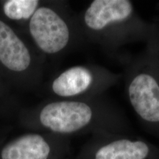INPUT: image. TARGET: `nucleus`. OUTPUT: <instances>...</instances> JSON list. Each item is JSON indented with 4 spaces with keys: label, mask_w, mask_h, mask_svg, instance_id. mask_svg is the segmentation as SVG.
Masks as SVG:
<instances>
[{
    "label": "nucleus",
    "mask_w": 159,
    "mask_h": 159,
    "mask_svg": "<svg viewBox=\"0 0 159 159\" xmlns=\"http://www.w3.org/2000/svg\"><path fill=\"white\" fill-rule=\"evenodd\" d=\"M97 116L96 108L88 100L57 99L21 108L17 119L20 126L27 130L65 136L89 128Z\"/></svg>",
    "instance_id": "f257e3e1"
},
{
    "label": "nucleus",
    "mask_w": 159,
    "mask_h": 159,
    "mask_svg": "<svg viewBox=\"0 0 159 159\" xmlns=\"http://www.w3.org/2000/svg\"><path fill=\"white\" fill-rule=\"evenodd\" d=\"M45 56L0 17V71L13 89L33 91L41 85Z\"/></svg>",
    "instance_id": "f03ea898"
},
{
    "label": "nucleus",
    "mask_w": 159,
    "mask_h": 159,
    "mask_svg": "<svg viewBox=\"0 0 159 159\" xmlns=\"http://www.w3.org/2000/svg\"><path fill=\"white\" fill-rule=\"evenodd\" d=\"M27 33L43 56L61 54L70 45L72 27L58 3L43 1L30 20Z\"/></svg>",
    "instance_id": "7ed1b4c3"
},
{
    "label": "nucleus",
    "mask_w": 159,
    "mask_h": 159,
    "mask_svg": "<svg viewBox=\"0 0 159 159\" xmlns=\"http://www.w3.org/2000/svg\"><path fill=\"white\" fill-rule=\"evenodd\" d=\"M64 136L41 131L0 139V159H61Z\"/></svg>",
    "instance_id": "20e7f679"
},
{
    "label": "nucleus",
    "mask_w": 159,
    "mask_h": 159,
    "mask_svg": "<svg viewBox=\"0 0 159 159\" xmlns=\"http://www.w3.org/2000/svg\"><path fill=\"white\" fill-rule=\"evenodd\" d=\"M99 74L87 66H75L61 72L52 80V94L60 99H85L99 88Z\"/></svg>",
    "instance_id": "39448f33"
},
{
    "label": "nucleus",
    "mask_w": 159,
    "mask_h": 159,
    "mask_svg": "<svg viewBox=\"0 0 159 159\" xmlns=\"http://www.w3.org/2000/svg\"><path fill=\"white\" fill-rule=\"evenodd\" d=\"M133 12L128 0H94L85 10L81 25L90 35H99L111 25L128 21Z\"/></svg>",
    "instance_id": "423d86ee"
},
{
    "label": "nucleus",
    "mask_w": 159,
    "mask_h": 159,
    "mask_svg": "<svg viewBox=\"0 0 159 159\" xmlns=\"http://www.w3.org/2000/svg\"><path fill=\"white\" fill-rule=\"evenodd\" d=\"M128 92L133 108L143 120L159 122V83L156 77L139 73L130 81Z\"/></svg>",
    "instance_id": "0eeeda50"
},
{
    "label": "nucleus",
    "mask_w": 159,
    "mask_h": 159,
    "mask_svg": "<svg viewBox=\"0 0 159 159\" xmlns=\"http://www.w3.org/2000/svg\"><path fill=\"white\" fill-rule=\"evenodd\" d=\"M150 150L141 141L119 139L103 145L95 151L94 159H145Z\"/></svg>",
    "instance_id": "6e6552de"
},
{
    "label": "nucleus",
    "mask_w": 159,
    "mask_h": 159,
    "mask_svg": "<svg viewBox=\"0 0 159 159\" xmlns=\"http://www.w3.org/2000/svg\"><path fill=\"white\" fill-rule=\"evenodd\" d=\"M43 1L40 0H5L0 2V17L7 22L15 23L25 29Z\"/></svg>",
    "instance_id": "1a4fd4ad"
},
{
    "label": "nucleus",
    "mask_w": 159,
    "mask_h": 159,
    "mask_svg": "<svg viewBox=\"0 0 159 159\" xmlns=\"http://www.w3.org/2000/svg\"><path fill=\"white\" fill-rule=\"evenodd\" d=\"M16 91L0 71V118L11 119L21 111Z\"/></svg>",
    "instance_id": "9d476101"
},
{
    "label": "nucleus",
    "mask_w": 159,
    "mask_h": 159,
    "mask_svg": "<svg viewBox=\"0 0 159 159\" xmlns=\"http://www.w3.org/2000/svg\"><path fill=\"white\" fill-rule=\"evenodd\" d=\"M5 134V133L2 132V131H0V139H1L2 137Z\"/></svg>",
    "instance_id": "9b49d317"
}]
</instances>
